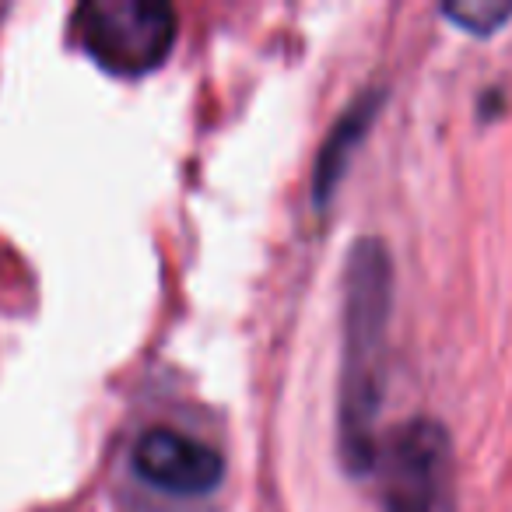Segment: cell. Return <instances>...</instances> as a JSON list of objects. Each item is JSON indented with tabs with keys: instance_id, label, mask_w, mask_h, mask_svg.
I'll use <instances>...</instances> for the list:
<instances>
[{
	"instance_id": "1",
	"label": "cell",
	"mask_w": 512,
	"mask_h": 512,
	"mask_svg": "<svg viewBox=\"0 0 512 512\" xmlns=\"http://www.w3.org/2000/svg\"><path fill=\"white\" fill-rule=\"evenodd\" d=\"M390 256L379 239H358L344 271V355H341V449L355 474L376 463V418L386 379L390 327Z\"/></svg>"
},
{
	"instance_id": "2",
	"label": "cell",
	"mask_w": 512,
	"mask_h": 512,
	"mask_svg": "<svg viewBox=\"0 0 512 512\" xmlns=\"http://www.w3.org/2000/svg\"><path fill=\"white\" fill-rule=\"evenodd\" d=\"M85 53L116 78H144L176 43V11L162 0H88L74 15Z\"/></svg>"
},
{
	"instance_id": "3",
	"label": "cell",
	"mask_w": 512,
	"mask_h": 512,
	"mask_svg": "<svg viewBox=\"0 0 512 512\" xmlns=\"http://www.w3.org/2000/svg\"><path fill=\"white\" fill-rule=\"evenodd\" d=\"M383 512H453V453L442 425L414 418L383 463Z\"/></svg>"
},
{
	"instance_id": "4",
	"label": "cell",
	"mask_w": 512,
	"mask_h": 512,
	"mask_svg": "<svg viewBox=\"0 0 512 512\" xmlns=\"http://www.w3.org/2000/svg\"><path fill=\"white\" fill-rule=\"evenodd\" d=\"M130 467L151 488L169 495H207L225 477V460L214 446L169 425H155L137 435Z\"/></svg>"
},
{
	"instance_id": "5",
	"label": "cell",
	"mask_w": 512,
	"mask_h": 512,
	"mask_svg": "<svg viewBox=\"0 0 512 512\" xmlns=\"http://www.w3.org/2000/svg\"><path fill=\"white\" fill-rule=\"evenodd\" d=\"M372 109H376V99L358 102L355 109L344 113V120L337 123V130L330 134V144L323 148L320 169H316V197L320 200H327L330 186H334L337 172H341V165H344V155H348V148H355V141L362 137L365 123L372 120Z\"/></svg>"
},
{
	"instance_id": "6",
	"label": "cell",
	"mask_w": 512,
	"mask_h": 512,
	"mask_svg": "<svg viewBox=\"0 0 512 512\" xmlns=\"http://www.w3.org/2000/svg\"><path fill=\"white\" fill-rule=\"evenodd\" d=\"M442 11L467 32H495L505 18H512V4L502 0H463V4H446Z\"/></svg>"
}]
</instances>
